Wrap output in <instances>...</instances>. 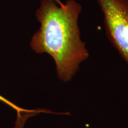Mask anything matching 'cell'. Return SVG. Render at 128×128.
<instances>
[{
    "mask_svg": "<svg viewBox=\"0 0 128 128\" xmlns=\"http://www.w3.org/2000/svg\"><path fill=\"white\" fill-rule=\"evenodd\" d=\"M42 110H27L17 113V119L16 121L15 128H24L25 122L28 118L35 114H38Z\"/></svg>",
    "mask_w": 128,
    "mask_h": 128,
    "instance_id": "3957f363",
    "label": "cell"
},
{
    "mask_svg": "<svg viewBox=\"0 0 128 128\" xmlns=\"http://www.w3.org/2000/svg\"><path fill=\"white\" fill-rule=\"evenodd\" d=\"M82 7L76 0H42L36 12L40 24L30 46L37 54H48L54 60L57 76L71 81L80 64L89 57L86 43L80 37L78 18Z\"/></svg>",
    "mask_w": 128,
    "mask_h": 128,
    "instance_id": "6da1fadb",
    "label": "cell"
},
{
    "mask_svg": "<svg viewBox=\"0 0 128 128\" xmlns=\"http://www.w3.org/2000/svg\"><path fill=\"white\" fill-rule=\"evenodd\" d=\"M0 101H1V102H4V103H6V104L8 105L9 106L12 107V108H14V110H16V111H17V113H19V112H22V111H23V110H24V109H23V108H19V107L17 106H16V104H14V103H12L10 101L7 100V99L4 98V97L1 95H0Z\"/></svg>",
    "mask_w": 128,
    "mask_h": 128,
    "instance_id": "277c9868",
    "label": "cell"
},
{
    "mask_svg": "<svg viewBox=\"0 0 128 128\" xmlns=\"http://www.w3.org/2000/svg\"><path fill=\"white\" fill-rule=\"evenodd\" d=\"M108 39L128 65V0H97Z\"/></svg>",
    "mask_w": 128,
    "mask_h": 128,
    "instance_id": "7a4b0ae2",
    "label": "cell"
}]
</instances>
